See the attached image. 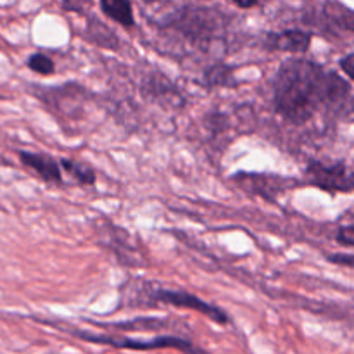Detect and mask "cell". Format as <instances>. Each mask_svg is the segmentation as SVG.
Here are the masks:
<instances>
[{
    "instance_id": "obj_18",
    "label": "cell",
    "mask_w": 354,
    "mask_h": 354,
    "mask_svg": "<svg viewBox=\"0 0 354 354\" xmlns=\"http://www.w3.org/2000/svg\"><path fill=\"white\" fill-rule=\"evenodd\" d=\"M234 7L241 10H248V9H254V7H259V2L252 0V2H248V0H234Z\"/></svg>"
},
{
    "instance_id": "obj_10",
    "label": "cell",
    "mask_w": 354,
    "mask_h": 354,
    "mask_svg": "<svg viewBox=\"0 0 354 354\" xmlns=\"http://www.w3.org/2000/svg\"><path fill=\"white\" fill-rule=\"evenodd\" d=\"M86 38H88L92 44L99 45V47L111 48V50L118 48L116 35H114L106 24H102L99 19H95V17L88 21V26H86Z\"/></svg>"
},
{
    "instance_id": "obj_1",
    "label": "cell",
    "mask_w": 354,
    "mask_h": 354,
    "mask_svg": "<svg viewBox=\"0 0 354 354\" xmlns=\"http://www.w3.org/2000/svg\"><path fill=\"white\" fill-rule=\"evenodd\" d=\"M275 111L292 124H304L325 107H339L351 85L339 73L306 57H289L272 82Z\"/></svg>"
},
{
    "instance_id": "obj_7",
    "label": "cell",
    "mask_w": 354,
    "mask_h": 354,
    "mask_svg": "<svg viewBox=\"0 0 354 354\" xmlns=\"http://www.w3.org/2000/svg\"><path fill=\"white\" fill-rule=\"evenodd\" d=\"M313 35L310 31H304L301 28L292 30L272 31L266 35L265 47L273 52H287V54H296V57H303L311 47Z\"/></svg>"
},
{
    "instance_id": "obj_12",
    "label": "cell",
    "mask_w": 354,
    "mask_h": 354,
    "mask_svg": "<svg viewBox=\"0 0 354 354\" xmlns=\"http://www.w3.org/2000/svg\"><path fill=\"white\" fill-rule=\"evenodd\" d=\"M106 328H118V330H159L166 327V320L161 318H135L130 322H121V324H107L100 325Z\"/></svg>"
},
{
    "instance_id": "obj_11",
    "label": "cell",
    "mask_w": 354,
    "mask_h": 354,
    "mask_svg": "<svg viewBox=\"0 0 354 354\" xmlns=\"http://www.w3.org/2000/svg\"><path fill=\"white\" fill-rule=\"evenodd\" d=\"M204 85L207 86H237L239 82L235 80L234 69L230 66L218 62L204 71Z\"/></svg>"
},
{
    "instance_id": "obj_8",
    "label": "cell",
    "mask_w": 354,
    "mask_h": 354,
    "mask_svg": "<svg viewBox=\"0 0 354 354\" xmlns=\"http://www.w3.org/2000/svg\"><path fill=\"white\" fill-rule=\"evenodd\" d=\"M99 7L114 23L121 24L123 28L135 26V14L131 2H127V0H102Z\"/></svg>"
},
{
    "instance_id": "obj_9",
    "label": "cell",
    "mask_w": 354,
    "mask_h": 354,
    "mask_svg": "<svg viewBox=\"0 0 354 354\" xmlns=\"http://www.w3.org/2000/svg\"><path fill=\"white\" fill-rule=\"evenodd\" d=\"M59 165H61L62 171L68 173L73 180L80 183L83 187H92L97 182V173L92 166L85 165L82 161H75V159H59Z\"/></svg>"
},
{
    "instance_id": "obj_14",
    "label": "cell",
    "mask_w": 354,
    "mask_h": 354,
    "mask_svg": "<svg viewBox=\"0 0 354 354\" xmlns=\"http://www.w3.org/2000/svg\"><path fill=\"white\" fill-rule=\"evenodd\" d=\"M335 241L344 248H354V225H342L335 234Z\"/></svg>"
},
{
    "instance_id": "obj_13",
    "label": "cell",
    "mask_w": 354,
    "mask_h": 354,
    "mask_svg": "<svg viewBox=\"0 0 354 354\" xmlns=\"http://www.w3.org/2000/svg\"><path fill=\"white\" fill-rule=\"evenodd\" d=\"M28 69H31L33 73L41 76H50L55 73V62L50 55H47L45 52H33L30 57L26 59Z\"/></svg>"
},
{
    "instance_id": "obj_4",
    "label": "cell",
    "mask_w": 354,
    "mask_h": 354,
    "mask_svg": "<svg viewBox=\"0 0 354 354\" xmlns=\"http://www.w3.org/2000/svg\"><path fill=\"white\" fill-rule=\"evenodd\" d=\"M214 14L216 12H211L207 7L183 6L178 12H173L168 21V26L182 33L189 40H211L218 28Z\"/></svg>"
},
{
    "instance_id": "obj_6",
    "label": "cell",
    "mask_w": 354,
    "mask_h": 354,
    "mask_svg": "<svg viewBox=\"0 0 354 354\" xmlns=\"http://www.w3.org/2000/svg\"><path fill=\"white\" fill-rule=\"evenodd\" d=\"M17 158H19L21 165L26 169H30V171H33L41 182L55 187L64 185L61 165H59V159H55L54 156L47 154V152L19 151L17 152Z\"/></svg>"
},
{
    "instance_id": "obj_15",
    "label": "cell",
    "mask_w": 354,
    "mask_h": 354,
    "mask_svg": "<svg viewBox=\"0 0 354 354\" xmlns=\"http://www.w3.org/2000/svg\"><path fill=\"white\" fill-rule=\"evenodd\" d=\"M327 259L330 263H334V265L354 268V254H346V252H335V254H328Z\"/></svg>"
},
{
    "instance_id": "obj_5",
    "label": "cell",
    "mask_w": 354,
    "mask_h": 354,
    "mask_svg": "<svg viewBox=\"0 0 354 354\" xmlns=\"http://www.w3.org/2000/svg\"><path fill=\"white\" fill-rule=\"evenodd\" d=\"M308 183L328 194L354 192V171L344 162L311 161L306 166Z\"/></svg>"
},
{
    "instance_id": "obj_3",
    "label": "cell",
    "mask_w": 354,
    "mask_h": 354,
    "mask_svg": "<svg viewBox=\"0 0 354 354\" xmlns=\"http://www.w3.org/2000/svg\"><path fill=\"white\" fill-rule=\"evenodd\" d=\"M147 301L154 304H169V306L182 308V310L196 311V313L204 315L209 320L216 322L218 325L230 324V317L223 308L216 306L213 303L201 299L199 296L192 292H187L182 289H165V287H156V289H147Z\"/></svg>"
},
{
    "instance_id": "obj_16",
    "label": "cell",
    "mask_w": 354,
    "mask_h": 354,
    "mask_svg": "<svg viewBox=\"0 0 354 354\" xmlns=\"http://www.w3.org/2000/svg\"><path fill=\"white\" fill-rule=\"evenodd\" d=\"M339 66H341L342 73H344L349 80H353L354 82V52L353 54L344 55V57L339 61Z\"/></svg>"
},
{
    "instance_id": "obj_2",
    "label": "cell",
    "mask_w": 354,
    "mask_h": 354,
    "mask_svg": "<svg viewBox=\"0 0 354 354\" xmlns=\"http://www.w3.org/2000/svg\"><path fill=\"white\" fill-rule=\"evenodd\" d=\"M68 334L75 335L76 339H82L85 342H92V344H102L111 346L116 349H128V351H158V349H175L183 354H209L206 349L199 348L194 344L189 339H183L180 335H156L151 339H133L127 337V335H104V334H93V332L76 330V328L66 327Z\"/></svg>"
},
{
    "instance_id": "obj_17",
    "label": "cell",
    "mask_w": 354,
    "mask_h": 354,
    "mask_svg": "<svg viewBox=\"0 0 354 354\" xmlns=\"http://www.w3.org/2000/svg\"><path fill=\"white\" fill-rule=\"evenodd\" d=\"M342 10H344V16H339V23H341V26H344L346 30H351L354 31V12L353 10H348L346 7H342Z\"/></svg>"
}]
</instances>
